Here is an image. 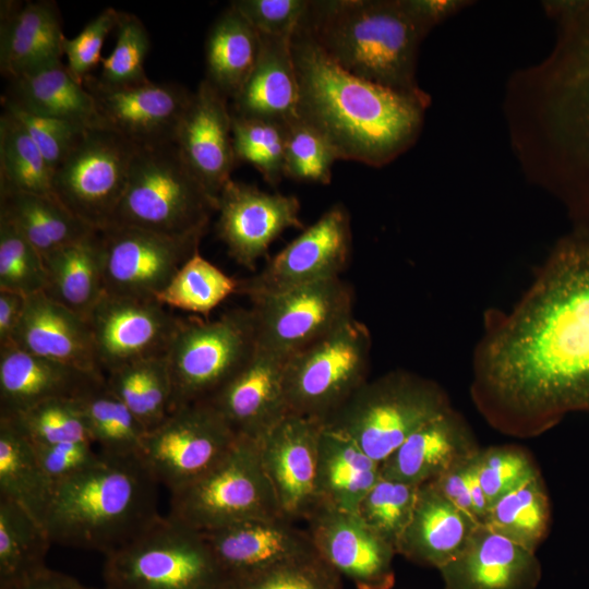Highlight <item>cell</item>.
Masks as SVG:
<instances>
[{
  "label": "cell",
  "mask_w": 589,
  "mask_h": 589,
  "mask_svg": "<svg viewBox=\"0 0 589 589\" xmlns=\"http://www.w3.org/2000/svg\"><path fill=\"white\" fill-rule=\"evenodd\" d=\"M470 394L491 426L516 437L589 411V230L555 243L513 308L484 313Z\"/></svg>",
  "instance_id": "1"
},
{
  "label": "cell",
  "mask_w": 589,
  "mask_h": 589,
  "mask_svg": "<svg viewBox=\"0 0 589 589\" xmlns=\"http://www.w3.org/2000/svg\"><path fill=\"white\" fill-rule=\"evenodd\" d=\"M555 40L539 63L512 74L504 112L526 178L589 230V0L544 2Z\"/></svg>",
  "instance_id": "2"
},
{
  "label": "cell",
  "mask_w": 589,
  "mask_h": 589,
  "mask_svg": "<svg viewBox=\"0 0 589 589\" xmlns=\"http://www.w3.org/2000/svg\"><path fill=\"white\" fill-rule=\"evenodd\" d=\"M291 48L300 89L298 117L330 142L339 159L382 167L417 142L431 100L347 72L299 28Z\"/></svg>",
  "instance_id": "3"
},
{
  "label": "cell",
  "mask_w": 589,
  "mask_h": 589,
  "mask_svg": "<svg viewBox=\"0 0 589 589\" xmlns=\"http://www.w3.org/2000/svg\"><path fill=\"white\" fill-rule=\"evenodd\" d=\"M347 72L431 100L416 79L418 51L430 32L405 0H315L298 26Z\"/></svg>",
  "instance_id": "4"
},
{
  "label": "cell",
  "mask_w": 589,
  "mask_h": 589,
  "mask_svg": "<svg viewBox=\"0 0 589 589\" xmlns=\"http://www.w3.org/2000/svg\"><path fill=\"white\" fill-rule=\"evenodd\" d=\"M157 485L140 457L103 455L95 466L55 484L44 528L52 543L107 555L161 516Z\"/></svg>",
  "instance_id": "5"
},
{
  "label": "cell",
  "mask_w": 589,
  "mask_h": 589,
  "mask_svg": "<svg viewBox=\"0 0 589 589\" xmlns=\"http://www.w3.org/2000/svg\"><path fill=\"white\" fill-rule=\"evenodd\" d=\"M106 589H235L205 534L169 516L105 555Z\"/></svg>",
  "instance_id": "6"
},
{
  "label": "cell",
  "mask_w": 589,
  "mask_h": 589,
  "mask_svg": "<svg viewBox=\"0 0 589 589\" xmlns=\"http://www.w3.org/2000/svg\"><path fill=\"white\" fill-rule=\"evenodd\" d=\"M216 208L173 143L139 147L110 225L187 236L206 231Z\"/></svg>",
  "instance_id": "7"
},
{
  "label": "cell",
  "mask_w": 589,
  "mask_h": 589,
  "mask_svg": "<svg viewBox=\"0 0 589 589\" xmlns=\"http://www.w3.org/2000/svg\"><path fill=\"white\" fill-rule=\"evenodd\" d=\"M449 408L446 392L435 381L399 369L368 380L324 425L349 436L381 464Z\"/></svg>",
  "instance_id": "8"
},
{
  "label": "cell",
  "mask_w": 589,
  "mask_h": 589,
  "mask_svg": "<svg viewBox=\"0 0 589 589\" xmlns=\"http://www.w3.org/2000/svg\"><path fill=\"white\" fill-rule=\"evenodd\" d=\"M255 350L251 308L232 309L215 320L179 318L165 353L172 384V410L209 399Z\"/></svg>",
  "instance_id": "9"
},
{
  "label": "cell",
  "mask_w": 589,
  "mask_h": 589,
  "mask_svg": "<svg viewBox=\"0 0 589 589\" xmlns=\"http://www.w3.org/2000/svg\"><path fill=\"white\" fill-rule=\"evenodd\" d=\"M201 532L283 516L255 440L239 435L208 472L170 493L168 515Z\"/></svg>",
  "instance_id": "10"
},
{
  "label": "cell",
  "mask_w": 589,
  "mask_h": 589,
  "mask_svg": "<svg viewBox=\"0 0 589 589\" xmlns=\"http://www.w3.org/2000/svg\"><path fill=\"white\" fill-rule=\"evenodd\" d=\"M372 335L352 318L285 361L290 413L326 423L369 380Z\"/></svg>",
  "instance_id": "11"
},
{
  "label": "cell",
  "mask_w": 589,
  "mask_h": 589,
  "mask_svg": "<svg viewBox=\"0 0 589 589\" xmlns=\"http://www.w3.org/2000/svg\"><path fill=\"white\" fill-rule=\"evenodd\" d=\"M137 147L103 127L85 129L53 170L55 197L95 230L108 227Z\"/></svg>",
  "instance_id": "12"
},
{
  "label": "cell",
  "mask_w": 589,
  "mask_h": 589,
  "mask_svg": "<svg viewBox=\"0 0 589 589\" xmlns=\"http://www.w3.org/2000/svg\"><path fill=\"white\" fill-rule=\"evenodd\" d=\"M238 434L207 400L181 406L148 431L140 459L170 493L191 484L233 447Z\"/></svg>",
  "instance_id": "13"
},
{
  "label": "cell",
  "mask_w": 589,
  "mask_h": 589,
  "mask_svg": "<svg viewBox=\"0 0 589 589\" xmlns=\"http://www.w3.org/2000/svg\"><path fill=\"white\" fill-rule=\"evenodd\" d=\"M256 348L287 360L354 317V292L340 277L251 303Z\"/></svg>",
  "instance_id": "14"
},
{
  "label": "cell",
  "mask_w": 589,
  "mask_h": 589,
  "mask_svg": "<svg viewBox=\"0 0 589 589\" xmlns=\"http://www.w3.org/2000/svg\"><path fill=\"white\" fill-rule=\"evenodd\" d=\"M352 248L350 215L342 204L329 207L250 277L238 292L251 303L297 288L340 277Z\"/></svg>",
  "instance_id": "15"
},
{
  "label": "cell",
  "mask_w": 589,
  "mask_h": 589,
  "mask_svg": "<svg viewBox=\"0 0 589 589\" xmlns=\"http://www.w3.org/2000/svg\"><path fill=\"white\" fill-rule=\"evenodd\" d=\"M205 232L176 237L120 225L99 230L105 293L156 300Z\"/></svg>",
  "instance_id": "16"
},
{
  "label": "cell",
  "mask_w": 589,
  "mask_h": 589,
  "mask_svg": "<svg viewBox=\"0 0 589 589\" xmlns=\"http://www.w3.org/2000/svg\"><path fill=\"white\" fill-rule=\"evenodd\" d=\"M179 318L155 299L104 293L87 316L101 373L165 356Z\"/></svg>",
  "instance_id": "17"
},
{
  "label": "cell",
  "mask_w": 589,
  "mask_h": 589,
  "mask_svg": "<svg viewBox=\"0 0 589 589\" xmlns=\"http://www.w3.org/2000/svg\"><path fill=\"white\" fill-rule=\"evenodd\" d=\"M83 86L94 99L99 127L137 148L173 143L192 96V92L173 83L148 81L110 87L92 74L84 79Z\"/></svg>",
  "instance_id": "18"
},
{
  "label": "cell",
  "mask_w": 589,
  "mask_h": 589,
  "mask_svg": "<svg viewBox=\"0 0 589 589\" xmlns=\"http://www.w3.org/2000/svg\"><path fill=\"white\" fill-rule=\"evenodd\" d=\"M216 213V232L228 254L252 272L285 230L304 229L294 195L265 192L232 179L218 195Z\"/></svg>",
  "instance_id": "19"
},
{
  "label": "cell",
  "mask_w": 589,
  "mask_h": 589,
  "mask_svg": "<svg viewBox=\"0 0 589 589\" xmlns=\"http://www.w3.org/2000/svg\"><path fill=\"white\" fill-rule=\"evenodd\" d=\"M305 521L317 553L357 589L394 587L396 550L357 513L320 503Z\"/></svg>",
  "instance_id": "20"
},
{
  "label": "cell",
  "mask_w": 589,
  "mask_h": 589,
  "mask_svg": "<svg viewBox=\"0 0 589 589\" xmlns=\"http://www.w3.org/2000/svg\"><path fill=\"white\" fill-rule=\"evenodd\" d=\"M322 429L317 420L289 413L256 441L280 513L289 520H305L320 504L316 468Z\"/></svg>",
  "instance_id": "21"
},
{
  "label": "cell",
  "mask_w": 589,
  "mask_h": 589,
  "mask_svg": "<svg viewBox=\"0 0 589 589\" xmlns=\"http://www.w3.org/2000/svg\"><path fill=\"white\" fill-rule=\"evenodd\" d=\"M173 144L185 165L217 202L238 164L228 98L207 80L201 81L192 93Z\"/></svg>",
  "instance_id": "22"
},
{
  "label": "cell",
  "mask_w": 589,
  "mask_h": 589,
  "mask_svg": "<svg viewBox=\"0 0 589 589\" xmlns=\"http://www.w3.org/2000/svg\"><path fill=\"white\" fill-rule=\"evenodd\" d=\"M203 533L233 585L318 554L309 531L284 516L247 520Z\"/></svg>",
  "instance_id": "23"
},
{
  "label": "cell",
  "mask_w": 589,
  "mask_h": 589,
  "mask_svg": "<svg viewBox=\"0 0 589 589\" xmlns=\"http://www.w3.org/2000/svg\"><path fill=\"white\" fill-rule=\"evenodd\" d=\"M444 589H536V552L479 524L464 549L440 569Z\"/></svg>",
  "instance_id": "24"
},
{
  "label": "cell",
  "mask_w": 589,
  "mask_h": 589,
  "mask_svg": "<svg viewBox=\"0 0 589 589\" xmlns=\"http://www.w3.org/2000/svg\"><path fill=\"white\" fill-rule=\"evenodd\" d=\"M285 360L256 348L249 362L209 401L238 435L259 441L289 413Z\"/></svg>",
  "instance_id": "25"
},
{
  "label": "cell",
  "mask_w": 589,
  "mask_h": 589,
  "mask_svg": "<svg viewBox=\"0 0 589 589\" xmlns=\"http://www.w3.org/2000/svg\"><path fill=\"white\" fill-rule=\"evenodd\" d=\"M480 449L453 407L416 430L381 462V477L420 486Z\"/></svg>",
  "instance_id": "26"
},
{
  "label": "cell",
  "mask_w": 589,
  "mask_h": 589,
  "mask_svg": "<svg viewBox=\"0 0 589 589\" xmlns=\"http://www.w3.org/2000/svg\"><path fill=\"white\" fill-rule=\"evenodd\" d=\"M11 344L36 356L103 374L87 320L53 301L44 291L27 296Z\"/></svg>",
  "instance_id": "27"
},
{
  "label": "cell",
  "mask_w": 589,
  "mask_h": 589,
  "mask_svg": "<svg viewBox=\"0 0 589 589\" xmlns=\"http://www.w3.org/2000/svg\"><path fill=\"white\" fill-rule=\"evenodd\" d=\"M105 375L27 352L0 347V416H13L51 398H77Z\"/></svg>",
  "instance_id": "28"
},
{
  "label": "cell",
  "mask_w": 589,
  "mask_h": 589,
  "mask_svg": "<svg viewBox=\"0 0 589 589\" xmlns=\"http://www.w3.org/2000/svg\"><path fill=\"white\" fill-rule=\"evenodd\" d=\"M62 19L55 1L1 4L0 70L10 80L61 61Z\"/></svg>",
  "instance_id": "29"
},
{
  "label": "cell",
  "mask_w": 589,
  "mask_h": 589,
  "mask_svg": "<svg viewBox=\"0 0 589 589\" xmlns=\"http://www.w3.org/2000/svg\"><path fill=\"white\" fill-rule=\"evenodd\" d=\"M480 522L457 508L430 482L419 486L414 508L396 553L440 569L466 545Z\"/></svg>",
  "instance_id": "30"
},
{
  "label": "cell",
  "mask_w": 589,
  "mask_h": 589,
  "mask_svg": "<svg viewBox=\"0 0 589 589\" xmlns=\"http://www.w3.org/2000/svg\"><path fill=\"white\" fill-rule=\"evenodd\" d=\"M260 36L261 51L255 67L230 109L242 117L287 123L298 118L300 99L292 36Z\"/></svg>",
  "instance_id": "31"
},
{
  "label": "cell",
  "mask_w": 589,
  "mask_h": 589,
  "mask_svg": "<svg viewBox=\"0 0 589 589\" xmlns=\"http://www.w3.org/2000/svg\"><path fill=\"white\" fill-rule=\"evenodd\" d=\"M8 81L1 101L82 128L99 127L93 97L62 61L39 67Z\"/></svg>",
  "instance_id": "32"
},
{
  "label": "cell",
  "mask_w": 589,
  "mask_h": 589,
  "mask_svg": "<svg viewBox=\"0 0 589 589\" xmlns=\"http://www.w3.org/2000/svg\"><path fill=\"white\" fill-rule=\"evenodd\" d=\"M381 478V464L346 434L323 424L318 442V502L357 513L365 494Z\"/></svg>",
  "instance_id": "33"
},
{
  "label": "cell",
  "mask_w": 589,
  "mask_h": 589,
  "mask_svg": "<svg viewBox=\"0 0 589 589\" xmlns=\"http://www.w3.org/2000/svg\"><path fill=\"white\" fill-rule=\"evenodd\" d=\"M44 292L85 317L105 293L99 230L44 256Z\"/></svg>",
  "instance_id": "34"
},
{
  "label": "cell",
  "mask_w": 589,
  "mask_h": 589,
  "mask_svg": "<svg viewBox=\"0 0 589 589\" xmlns=\"http://www.w3.org/2000/svg\"><path fill=\"white\" fill-rule=\"evenodd\" d=\"M260 51L259 32L230 4L208 31L205 80L232 100L254 69Z\"/></svg>",
  "instance_id": "35"
},
{
  "label": "cell",
  "mask_w": 589,
  "mask_h": 589,
  "mask_svg": "<svg viewBox=\"0 0 589 589\" xmlns=\"http://www.w3.org/2000/svg\"><path fill=\"white\" fill-rule=\"evenodd\" d=\"M0 218L12 224L43 257L95 231L57 197L35 193H0Z\"/></svg>",
  "instance_id": "36"
},
{
  "label": "cell",
  "mask_w": 589,
  "mask_h": 589,
  "mask_svg": "<svg viewBox=\"0 0 589 589\" xmlns=\"http://www.w3.org/2000/svg\"><path fill=\"white\" fill-rule=\"evenodd\" d=\"M53 488L32 443L11 418L0 416V496L13 501L43 525Z\"/></svg>",
  "instance_id": "37"
},
{
  "label": "cell",
  "mask_w": 589,
  "mask_h": 589,
  "mask_svg": "<svg viewBox=\"0 0 589 589\" xmlns=\"http://www.w3.org/2000/svg\"><path fill=\"white\" fill-rule=\"evenodd\" d=\"M51 543L41 524L0 496V589L13 588L47 569Z\"/></svg>",
  "instance_id": "38"
},
{
  "label": "cell",
  "mask_w": 589,
  "mask_h": 589,
  "mask_svg": "<svg viewBox=\"0 0 589 589\" xmlns=\"http://www.w3.org/2000/svg\"><path fill=\"white\" fill-rule=\"evenodd\" d=\"M107 387L148 431L172 410V384L165 356L124 365L105 375Z\"/></svg>",
  "instance_id": "39"
},
{
  "label": "cell",
  "mask_w": 589,
  "mask_h": 589,
  "mask_svg": "<svg viewBox=\"0 0 589 589\" xmlns=\"http://www.w3.org/2000/svg\"><path fill=\"white\" fill-rule=\"evenodd\" d=\"M79 400L93 444L109 457H140L147 430L110 392L106 377L89 386Z\"/></svg>",
  "instance_id": "40"
},
{
  "label": "cell",
  "mask_w": 589,
  "mask_h": 589,
  "mask_svg": "<svg viewBox=\"0 0 589 589\" xmlns=\"http://www.w3.org/2000/svg\"><path fill=\"white\" fill-rule=\"evenodd\" d=\"M482 524L536 552L551 524L550 497L541 474L495 501Z\"/></svg>",
  "instance_id": "41"
},
{
  "label": "cell",
  "mask_w": 589,
  "mask_h": 589,
  "mask_svg": "<svg viewBox=\"0 0 589 589\" xmlns=\"http://www.w3.org/2000/svg\"><path fill=\"white\" fill-rule=\"evenodd\" d=\"M53 171L24 128L9 113L0 116V193L55 196Z\"/></svg>",
  "instance_id": "42"
},
{
  "label": "cell",
  "mask_w": 589,
  "mask_h": 589,
  "mask_svg": "<svg viewBox=\"0 0 589 589\" xmlns=\"http://www.w3.org/2000/svg\"><path fill=\"white\" fill-rule=\"evenodd\" d=\"M239 279L230 277L197 250L177 272L156 300L168 309L207 316L238 292Z\"/></svg>",
  "instance_id": "43"
},
{
  "label": "cell",
  "mask_w": 589,
  "mask_h": 589,
  "mask_svg": "<svg viewBox=\"0 0 589 589\" xmlns=\"http://www.w3.org/2000/svg\"><path fill=\"white\" fill-rule=\"evenodd\" d=\"M231 130L237 164L253 166L265 182L278 185L285 178L286 123L231 111Z\"/></svg>",
  "instance_id": "44"
},
{
  "label": "cell",
  "mask_w": 589,
  "mask_h": 589,
  "mask_svg": "<svg viewBox=\"0 0 589 589\" xmlns=\"http://www.w3.org/2000/svg\"><path fill=\"white\" fill-rule=\"evenodd\" d=\"M2 417L11 418L26 438L35 445L67 442L93 444L79 398H51L13 416Z\"/></svg>",
  "instance_id": "45"
},
{
  "label": "cell",
  "mask_w": 589,
  "mask_h": 589,
  "mask_svg": "<svg viewBox=\"0 0 589 589\" xmlns=\"http://www.w3.org/2000/svg\"><path fill=\"white\" fill-rule=\"evenodd\" d=\"M419 486L381 477L360 502L357 514L386 542L396 545L410 521Z\"/></svg>",
  "instance_id": "46"
},
{
  "label": "cell",
  "mask_w": 589,
  "mask_h": 589,
  "mask_svg": "<svg viewBox=\"0 0 589 589\" xmlns=\"http://www.w3.org/2000/svg\"><path fill=\"white\" fill-rule=\"evenodd\" d=\"M338 154L330 142L299 117L286 123L285 178L329 184Z\"/></svg>",
  "instance_id": "47"
},
{
  "label": "cell",
  "mask_w": 589,
  "mask_h": 589,
  "mask_svg": "<svg viewBox=\"0 0 589 589\" xmlns=\"http://www.w3.org/2000/svg\"><path fill=\"white\" fill-rule=\"evenodd\" d=\"M113 50L101 58L98 81L106 86L121 87L148 82L144 62L149 50V36L144 23L134 14L120 12Z\"/></svg>",
  "instance_id": "48"
},
{
  "label": "cell",
  "mask_w": 589,
  "mask_h": 589,
  "mask_svg": "<svg viewBox=\"0 0 589 589\" xmlns=\"http://www.w3.org/2000/svg\"><path fill=\"white\" fill-rule=\"evenodd\" d=\"M43 255L8 220L0 218V290L31 296L44 290Z\"/></svg>",
  "instance_id": "49"
},
{
  "label": "cell",
  "mask_w": 589,
  "mask_h": 589,
  "mask_svg": "<svg viewBox=\"0 0 589 589\" xmlns=\"http://www.w3.org/2000/svg\"><path fill=\"white\" fill-rule=\"evenodd\" d=\"M476 462L479 481L490 506L541 474L531 455L514 445L480 448Z\"/></svg>",
  "instance_id": "50"
},
{
  "label": "cell",
  "mask_w": 589,
  "mask_h": 589,
  "mask_svg": "<svg viewBox=\"0 0 589 589\" xmlns=\"http://www.w3.org/2000/svg\"><path fill=\"white\" fill-rule=\"evenodd\" d=\"M235 589H342V585L341 576L315 554L240 580Z\"/></svg>",
  "instance_id": "51"
},
{
  "label": "cell",
  "mask_w": 589,
  "mask_h": 589,
  "mask_svg": "<svg viewBox=\"0 0 589 589\" xmlns=\"http://www.w3.org/2000/svg\"><path fill=\"white\" fill-rule=\"evenodd\" d=\"M2 111L14 118L39 148L52 171L87 129L68 121L34 115L1 101Z\"/></svg>",
  "instance_id": "52"
},
{
  "label": "cell",
  "mask_w": 589,
  "mask_h": 589,
  "mask_svg": "<svg viewBox=\"0 0 589 589\" xmlns=\"http://www.w3.org/2000/svg\"><path fill=\"white\" fill-rule=\"evenodd\" d=\"M120 20V11L106 8L74 37L63 38V56L72 76L83 84L91 71L101 61V49L108 34L116 29Z\"/></svg>",
  "instance_id": "53"
},
{
  "label": "cell",
  "mask_w": 589,
  "mask_h": 589,
  "mask_svg": "<svg viewBox=\"0 0 589 589\" xmlns=\"http://www.w3.org/2000/svg\"><path fill=\"white\" fill-rule=\"evenodd\" d=\"M310 0H236L235 7L262 35L293 36Z\"/></svg>",
  "instance_id": "54"
},
{
  "label": "cell",
  "mask_w": 589,
  "mask_h": 589,
  "mask_svg": "<svg viewBox=\"0 0 589 589\" xmlns=\"http://www.w3.org/2000/svg\"><path fill=\"white\" fill-rule=\"evenodd\" d=\"M32 445L41 469L53 485L89 469L103 457L87 442Z\"/></svg>",
  "instance_id": "55"
},
{
  "label": "cell",
  "mask_w": 589,
  "mask_h": 589,
  "mask_svg": "<svg viewBox=\"0 0 589 589\" xmlns=\"http://www.w3.org/2000/svg\"><path fill=\"white\" fill-rule=\"evenodd\" d=\"M474 455L455 464L430 483L457 508L477 520L469 489V465Z\"/></svg>",
  "instance_id": "56"
},
{
  "label": "cell",
  "mask_w": 589,
  "mask_h": 589,
  "mask_svg": "<svg viewBox=\"0 0 589 589\" xmlns=\"http://www.w3.org/2000/svg\"><path fill=\"white\" fill-rule=\"evenodd\" d=\"M410 12L430 31L469 4L461 0H405Z\"/></svg>",
  "instance_id": "57"
},
{
  "label": "cell",
  "mask_w": 589,
  "mask_h": 589,
  "mask_svg": "<svg viewBox=\"0 0 589 589\" xmlns=\"http://www.w3.org/2000/svg\"><path fill=\"white\" fill-rule=\"evenodd\" d=\"M26 299L20 292L0 290V347L11 344L23 316Z\"/></svg>",
  "instance_id": "58"
},
{
  "label": "cell",
  "mask_w": 589,
  "mask_h": 589,
  "mask_svg": "<svg viewBox=\"0 0 589 589\" xmlns=\"http://www.w3.org/2000/svg\"><path fill=\"white\" fill-rule=\"evenodd\" d=\"M10 589H91L67 574L45 569L37 576Z\"/></svg>",
  "instance_id": "59"
},
{
  "label": "cell",
  "mask_w": 589,
  "mask_h": 589,
  "mask_svg": "<svg viewBox=\"0 0 589 589\" xmlns=\"http://www.w3.org/2000/svg\"><path fill=\"white\" fill-rule=\"evenodd\" d=\"M91 589H94V588H91ZM104 589H106V588H104Z\"/></svg>",
  "instance_id": "60"
}]
</instances>
